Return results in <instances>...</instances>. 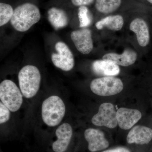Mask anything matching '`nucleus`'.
I'll list each match as a JSON object with an SVG mask.
<instances>
[{
	"instance_id": "16",
	"label": "nucleus",
	"mask_w": 152,
	"mask_h": 152,
	"mask_svg": "<svg viewBox=\"0 0 152 152\" xmlns=\"http://www.w3.org/2000/svg\"><path fill=\"white\" fill-rule=\"evenodd\" d=\"M48 14L49 21L55 29H60L67 26L68 18L64 10L52 7L48 11Z\"/></svg>"
},
{
	"instance_id": "19",
	"label": "nucleus",
	"mask_w": 152,
	"mask_h": 152,
	"mask_svg": "<svg viewBox=\"0 0 152 152\" xmlns=\"http://www.w3.org/2000/svg\"><path fill=\"white\" fill-rule=\"evenodd\" d=\"M14 12V10L10 5L0 3V26L7 24L11 20Z\"/></svg>"
},
{
	"instance_id": "18",
	"label": "nucleus",
	"mask_w": 152,
	"mask_h": 152,
	"mask_svg": "<svg viewBox=\"0 0 152 152\" xmlns=\"http://www.w3.org/2000/svg\"><path fill=\"white\" fill-rule=\"evenodd\" d=\"M121 1V0H96L95 8L102 13L110 14L119 8Z\"/></svg>"
},
{
	"instance_id": "3",
	"label": "nucleus",
	"mask_w": 152,
	"mask_h": 152,
	"mask_svg": "<svg viewBox=\"0 0 152 152\" xmlns=\"http://www.w3.org/2000/svg\"><path fill=\"white\" fill-rule=\"evenodd\" d=\"M19 87L23 96L26 99L34 97L40 87L41 75L35 66L28 65L20 70L18 75Z\"/></svg>"
},
{
	"instance_id": "1",
	"label": "nucleus",
	"mask_w": 152,
	"mask_h": 152,
	"mask_svg": "<svg viewBox=\"0 0 152 152\" xmlns=\"http://www.w3.org/2000/svg\"><path fill=\"white\" fill-rule=\"evenodd\" d=\"M40 18V12L37 6L31 3H25L14 10L10 23L15 30L24 32L37 23Z\"/></svg>"
},
{
	"instance_id": "4",
	"label": "nucleus",
	"mask_w": 152,
	"mask_h": 152,
	"mask_svg": "<svg viewBox=\"0 0 152 152\" xmlns=\"http://www.w3.org/2000/svg\"><path fill=\"white\" fill-rule=\"evenodd\" d=\"M23 94L17 85L10 80L0 84V99L12 112L18 111L23 104Z\"/></svg>"
},
{
	"instance_id": "9",
	"label": "nucleus",
	"mask_w": 152,
	"mask_h": 152,
	"mask_svg": "<svg viewBox=\"0 0 152 152\" xmlns=\"http://www.w3.org/2000/svg\"><path fill=\"white\" fill-rule=\"evenodd\" d=\"M57 140L52 144L54 152H65L67 150L73 135V129L68 123L59 126L56 131Z\"/></svg>"
},
{
	"instance_id": "7",
	"label": "nucleus",
	"mask_w": 152,
	"mask_h": 152,
	"mask_svg": "<svg viewBox=\"0 0 152 152\" xmlns=\"http://www.w3.org/2000/svg\"><path fill=\"white\" fill-rule=\"evenodd\" d=\"M91 122L98 126L114 129L118 125L117 111L113 104L110 103L102 104L97 113L92 118Z\"/></svg>"
},
{
	"instance_id": "12",
	"label": "nucleus",
	"mask_w": 152,
	"mask_h": 152,
	"mask_svg": "<svg viewBox=\"0 0 152 152\" xmlns=\"http://www.w3.org/2000/svg\"><path fill=\"white\" fill-rule=\"evenodd\" d=\"M130 30L135 34L140 46L146 47L151 42V33L148 25L144 19L137 18L131 22Z\"/></svg>"
},
{
	"instance_id": "10",
	"label": "nucleus",
	"mask_w": 152,
	"mask_h": 152,
	"mask_svg": "<svg viewBox=\"0 0 152 152\" xmlns=\"http://www.w3.org/2000/svg\"><path fill=\"white\" fill-rule=\"evenodd\" d=\"M85 139L88 142V148L91 152L102 151L109 147L110 143L103 132L93 128H88L84 132Z\"/></svg>"
},
{
	"instance_id": "17",
	"label": "nucleus",
	"mask_w": 152,
	"mask_h": 152,
	"mask_svg": "<svg viewBox=\"0 0 152 152\" xmlns=\"http://www.w3.org/2000/svg\"><path fill=\"white\" fill-rule=\"evenodd\" d=\"M124 25V19L121 15L109 16L96 23L95 26L98 30L107 28L113 31H120Z\"/></svg>"
},
{
	"instance_id": "20",
	"label": "nucleus",
	"mask_w": 152,
	"mask_h": 152,
	"mask_svg": "<svg viewBox=\"0 0 152 152\" xmlns=\"http://www.w3.org/2000/svg\"><path fill=\"white\" fill-rule=\"evenodd\" d=\"M78 16L81 28H86L91 23L92 16L88 9L86 6L79 7Z\"/></svg>"
},
{
	"instance_id": "22",
	"label": "nucleus",
	"mask_w": 152,
	"mask_h": 152,
	"mask_svg": "<svg viewBox=\"0 0 152 152\" xmlns=\"http://www.w3.org/2000/svg\"><path fill=\"white\" fill-rule=\"evenodd\" d=\"M74 5L77 7H82L91 4L94 0H71Z\"/></svg>"
},
{
	"instance_id": "8",
	"label": "nucleus",
	"mask_w": 152,
	"mask_h": 152,
	"mask_svg": "<svg viewBox=\"0 0 152 152\" xmlns=\"http://www.w3.org/2000/svg\"><path fill=\"white\" fill-rule=\"evenodd\" d=\"M71 38L76 48L83 54H88L92 51L94 44L91 31L89 29L73 31Z\"/></svg>"
},
{
	"instance_id": "15",
	"label": "nucleus",
	"mask_w": 152,
	"mask_h": 152,
	"mask_svg": "<svg viewBox=\"0 0 152 152\" xmlns=\"http://www.w3.org/2000/svg\"><path fill=\"white\" fill-rule=\"evenodd\" d=\"M92 69L98 75L114 77L120 72L119 66L115 63L107 60H96L93 63Z\"/></svg>"
},
{
	"instance_id": "11",
	"label": "nucleus",
	"mask_w": 152,
	"mask_h": 152,
	"mask_svg": "<svg viewBox=\"0 0 152 152\" xmlns=\"http://www.w3.org/2000/svg\"><path fill=\"white\" fill-rule=\"evenodd\" d=\"M142 113L136 109L120 108L117 111L118 125L121 129L128 130L141 119Z\"/></svg>"
},
{
	"instance_id": "6",
	"label": "nucleus",
	"mask_w": 152,
	"mask_h": 152,
	"mask_svg": "<svg viewBox=\"0 0 152 152\" xmlns=\"http://www.w3.org/2000/svg\"><path fill=\"white\" fill-rule=\"evenodd\" d=\"M57 52L51 56V59L55 66L65 72L73 69L75 66L74 55L70 49L65 43L58 42L55 45Z\"/></svg>"
},
{
	"instance_id": "24",
	"label": "nucleus",
	"mask_w": 152,
	"mask_h": 152,
	"mask_svg": "<svg viewBox=\"0 0 152 152\" xmlns=\"http://www.w3.org/2000/svg\"><path fill=\"white\" fill-rule=\"evenodd\" d=\"M147 1L150 4H152V0H147Z\"/></svg>"
},
{
	"instance_id": "13",
	"label": "nucleus",
	"mask_w": 152,
	"mask_h": 152,
	"mask_svg": "<svg viewBox=\"0 0 152 152\" xmlns=\"http://www.w3.org/2000/svg\"><path fill=\"white\" fill-rule=\"evenodd\" d=\"M152 140V129L148 127L137 126L129 132L127 137L129 144L148 145Z\"/></svg>"
},
{
	"instance_id": "21",
	"label": "nucleus",
	"mask_w": 152,
	"mask_h": 152,
	"mask_svg": "<svg viewBox=\"0 0 152 152\" xmlns=\"http://www.w3.org/2000/svg\"><path fill=\"white\" fill-rule=\"evenodd\" d=\"M11 111L2 102H0V124H3L8 121L11 115Z\"/></svg>"
},
{
	"instance_id": "2",
	"label": "nucleus",
	"mask_w": 152,
	"mask_h": 152,
	"mask_svg": "<svg viewBox=\"0 0 152 152\" xmlns=\"http://www.w3.org/2000/svg\"><path fill=\"white\" fill-rule=\"evenodd\" d=\"M66 107L59 96L52 95L45 100L41 108L42 120L45 124L55 127L60 124L65 115Z\"/></svg>"
},
{
	"instance_id": "5",
	"label": "nucleus",
	"mask_w": 152,
	"mask_h": 152,
	"mask_svg": "<svg viewBox=\"0 0 152 152\" xmlns=\"http://www.w3.org/2000/svg\"><path fill=\"white\" fill-rule=\"evenodd\" d=\"M90 88L95 94L107 96L121 93L124 88V84L118 78L104 77L93 80L90 84Z\"/></svg>"
},
{
	"instance_id": "23",
	"label": "nucleus",
	"mask_w": 152,
	"mask_h": 152,
	"mask_svg": "<svg viewBox=\"0 0 152 152\" xmlns=\"http://www.w3.org/2000/svg\"><path fill=\"white\" fill-rule=\"evenodd\" d=\"M102 152H131L130 150L124 147H118L115 148L106 150Z\"/></svg>"
},
{
	"instance_id": "14",
	"label": "nucleus",
	"mask_w": 152,
	"mask_h": 152,
	"mask_svg": "<svg viewBox=\"0 0 152 152\" xmlns=\"http://www.w3.org/2000/svg\"><path fill=\"white\" fill-rule=\"evenodd\" d=\"M137 58V53L132 49H126L121 54L108 53L103 56V60L110 61L122 66H128L134 64Z\"/></svg>"
}]
</instances>
